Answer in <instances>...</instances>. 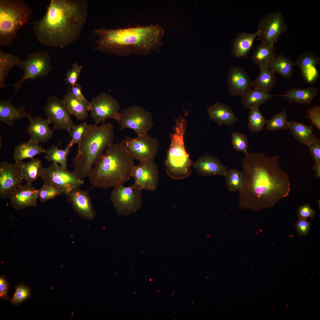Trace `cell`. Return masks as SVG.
Here are the masks:
<instances>
[{
	"instance_id": "31",
	"label": "cell",
	"mask_w": 320,
	"mask_h": 320,
	"mask_svg": "<svg viewBox=\"0 0 320 320\" xmlns=\"http://www.w3.org/2000/svg\"><path fill=\"white\" fill-rule=\"evenodd\" d=\"M274 47H270L261 44L254 49L252 57L254 63L259 67V69L269 68L271 62L275 57L276 53Z\"/></svg>"
},
{
	"instance_id": "33",
	"label": "cell",
	"mask_w": 320,
	"mask_h": 320,
	"mask_svg": "<svg viewBox=\"0 0 320 320\" xmlns=\"http://www.w3.org/2000/svg\"><path fill=\"white\" fill-rule=\"evenodd\" d=\"M257 76L252 81V87L254 88L268 93L273 90L277 80L275 73L268 68L260 69Z\"/></svg>"
},
{
	"instance_id": "36",
	"label": "cell",
	"mask_w": 320,
	"mask_h": 320,
	"mask_svg": "<svg viewBox=\"0 0 320 320\" xmlns=\"http://www.w3.org/2000/svg\"><path fill=\"white\" fill-rule=\"evenodd\" d=\"M60 144L56 145H52L48 150H46L45 158L49 162L59 164L60 166L65 169H67V157L71 147L68 144L64 149H59Z\"/></svg>"
},
{
	"instance_id": "38",
	"label": "cell",
	"mask_w": 320,
	"mask_h": 320,
	"mask_svg": "<svg viewBox=\"0 0 320 320\" xmlns=\"http://www.w3.org/2000/svg\"><path fill=\"white\" fill-rule=\"evenodd\" d=\"M249 110L248 127L252 132H259L263 129L268 120L264 117L259 107L252 108Z\"/></svg>"
},
{
	"instance_id": "16",
	"label": "cell",
	"mask_w": 320,
	"mask_h": 320,
	"mask_svg": "<svg viewBox=\"0 0 320 320\" xmlns=\"http://www.w3.org/2000/svg\"><path fill=\"white\" fill-rule=\"evenodd\" d=\"M21 178L17 165L6 161L0 163V197H9L21 185Z\"/></svg>"
},
{
	"instance_id": "26",
	"label": "cell",
	"mask_w": 320,
	"mask_h": 320,
	"mask_svg": "<svg viewBox=\"0 0 320 320\" xmlns=\"http://www.w3.org/2000/svg\"><path fill=\"white\" fill-rule=\"evenodd\" d=\"M259 33V31L257 30L252 33L241 32L239 34L233 44V55L239 58L246 56L252 49L254 40L258 36Z\"/></svg>"
},
{
	"instance_id": "5",
	"label": "cell",
	"mask_w": 320,
	"mask_h": 320,
	"mask_svg": "<svg viewBox=\"0 0 320 320\" xmlns=\"http://www.w3.org/2000/svg\"><path fill=\"white\" fill-rule=\"evenodd\" d=\"M114 135V127L110 122H104L100 125L89 124L73 159V172L82 179L88 177L106 148L113 143Z\"/></svg>"
},
{
	"instance_id": "49",
	"label": "cell",
	"mask_w": 320,
	"mask_h": 320,
	"mask_svg": "<svg viewBox=\"0 0 320 320\" xmlns=\"http://www.w3.org/2000/svg\"><path fill=\"white\" fill-rule=\"evenodd\" d=\"M9 285L4 276L0 277V297L1 300H9L8 296V290Z\"/></svg>"
},
{
	"instance_id": "27",
	"label": "cell",
	"mask_w": 320,
	"mask_h": 320,
	"mask_svg": "<svg viewBox=\"0 0 320 320\" xmlns=\"http://www.w3.org/2000/svg\"><path fill=\"white\" fill-rule=\"evenodd\" d=\"M17 165L22 179L26 182V184H32L37 179L41 177L44 169L41 161L38 159H32L27 162L23 161Z\"/></svg>"
},
{
	"instance_id": "11",
	"label": "cell",
	"mask_w": 320,
	"mask_h": 320,
	"mask_svg": "<svg viewBox=\"0 0 320 320\" xmlns=\"http://www.w3.org/2000/svg\"><path fill=\"white\" fill-rule=\"evenodd\" d=\"M120 143L134 159L139 162L154 161L159 149L158 139L148 134L134 138L127 136Z\"/></svg>"
},
{
	"instance_id": "13",
	"label": "cell",
	"mask_w": 320,
	"mask_h": 320,
	"mask_svg": "<svg viewBox=\"0 0 320 320\" xmlns=\"http://www.w3.org/2000/svg\"><path fill=\"white\" fill-rule=\"evenodd\" d=\"M91 116L95 124L98 125L106 120H119L120 107L119 101L111 95L101 92L90 102Z\"/></svg>"
},
{
	"instance_id": "6",
	"label": "cell",
	"mask_w": 320,
	"mask_h": 320,
	"mask_svg": "<svg viewBox=\"0 0 320 320\" xmlns=\"http://www.w3.org/2000/svg\"><path fill=\"white\" fill-rule=\"evenodd\" d=\"M31 12L23 0H0V44L12 45L20 29L29 22Z\"/></svg>"
},
{
	"instance_id": "30",
	"label": "cell",
	"mask_w": 320,
	"mask_h": 320,
	"mask_svg": "<svg viewBox=\"0 0 320 320\" xmlns=\"http://www.w3.org/2000/svg\"><path fill=\"white\" fill-rule=\"evenodd\" d=\"M313 125L308 126L304 123L293 121L289 123L288 128L295 138L307 146L316 137L313 132Z\"/></svg>"
},
{
	"instance_id": "23",
	"label": "cell",
	"mask_w": 320,
	"mask_h": 320,
	"mask_svg": "<svg viewBox=\"0 0 320 320\" xmlns=\"http://www.w3.org/2000/svg\"><path fill=\"white\" fill-rule=\"evenodd\" d=\"M207 111L210 119L219 125L232 126L239 120L231 108L223 103L217 102Z\"/></svg>"
},
{
	"instance_id": "47",
	"label": "cell",
	"mask_w": 320,
	"mask_h": 320,
	"mask_svg": "<svg viewBox=\"0 0 320 320\" xmlns=\"http://www.w3.org/2000/svg\"><path fill=\"white\" fill-rule=\"evenodd\" d=\"M316 212L308 204H305L300 206L297 210V216L299 218L306 220L310 218L313 219Z\"/></svg>"
},
{
	"instance_id": "51",
	"label": "cell",
	"mask_w": 320,
	"mask_h": 320,
	"mask_svg": "<svg viewBox=\"0 0 320 320\" xmlns=\"http://www.w3.org/2000/svg\"><path fill=\"white\" fill-rule=\"evenodd\" d=\"M313 169L315 171L316 177L320 178V162H315Z\"/></svg>"
},
{
	"instance_id": "40",
	"label": "cell",
	"mask_w": 320,
	"mask_h": 320,
	"mask_svg": "<svg viewBox=\"0 0 320 320\" xmlns=\"http://www.w3.org/2000/svg\"><path fill=\"white\" fill-rule=\"evenodd\" d=\"M89 126V124L86 121H84L79 124H75L72 129L68 132L71 138L68 144L71 147L75 144L79 145L86 134Z\"/></svg>"
},
{
	"instance_id": "2",
	"label": "cell",
	"mask_w": 320,
	"mask_h": 320,
	"mask_svg": "<svg viewBox=\"0 0 320 320\" xmlns=\"http://www.w3.org/2000/svg\"><path fill=\"white\" fill-rule=\"evenodd\" d=\"M87 0H51L45 15L31 23L37 40L63 48L76 41L86 22Z\"/></svg>"
},
{
	"instance_id": "22",
	"label": "cell",
	"mask_w": 320,
	"mask_h": 320,
	"mask_svg": "<svg viewBox=\"0 0 320 320\" xmlns=\"http://www.w3.org/2000/svg\"><path fill=\"white\" fill-rule=\"evenodd\" d=\"M25 107L21 104L16 107L12 103L10 99L7 100H0V121L8 126L12 127L15 121L24 118L29 120L32 119L30 113L27 112Z\"/></svg>"
},
{
	"instance_id": "50",
	"label": "cell",
	"mask_w": 320,
	"mask_h": 320,
	"mask_svg": "<svg viewBox=\"0 0 320 320\" xmlns=\"http://www.w3.org/2000/svg\"><path fill=\"white\" fill-rule=\"evenodd\" d=\"M82 87L80 84L77 83L73 87L70 88L72 94L77 98L86 102H89L81 92Z\"/></svg>"
},
{
	"instance_id": "20",
	"label": "cell",
	"mask_w": 320,
	"mask_h": 320,
	"mask_svg": "<svg viewBox=\"0 0 320 320\" xmlns=\"http://www.w3.org/2000/svg\"><path fill=\"white\" fill-rule=\"evenodd\" d=\"M39 189L32 184H26L18 187L9 197L11 204L17 210L37 206Z\"/></svg>"
},
{
	"instance_id": "44",
	"label": "cell",
	"mask_w": 320,
	"mask_h": 320,
	"mask_svg": "<svg viewBox=\"0 0 320 320\" xmlns=\"http://www.w3.org/2000/svg\"><path fill=\"white\" fill-rule=\"evenodd\" d=\"M82 68V66L77 63L73 64L71 69L65 74V80L67 85L73 87L77 83Z\"/></svg>"
},
{
	"instance_id": "7",
	"label": "cell",
	"mask_w": 320,
	"mask_h": 320,
	"mask_svg": "<svg viewBox=\"0 0 320 320\" xmlns=\"http://www.w3.org/2000/svg\"><path fill=\"white\" fill-rule=\"evenodd\" d=\"M142 190L134 184L120 185L114 188L110 199L118 215L128 216L137 212L142 204Z\"/></svg>"
},
{
	"instance_id": "29",
	"label": "cell",
	"mask_w": 320,
	"mask_h": 320,
	"mask_svg": "<svg viewBox=\"0 0 320 320\" xmlns=\"http://www.w3.org/2000/svg\"><path fill=\"white\" fill-rule=\"evenodd\" d=\"M319 92L317 88L313 87L306 88L295 87L287 90L282 96L288 101V104L292 103L310 104L317 96Z\"/></svg>"
},
{
	"instance_id": "32",
	"label": "cell",
	"mask_w": 320,
	"mask_h": 320,
	"mask_svg": "<svg viewBox=\"0 0 320 320\" xmlns=\"http://www.w3.org/2000/svg\"><path fill=\"white\" fill-rule=\"evenodd\" d=\"M19 56L14 55L3 52L0 49V89L5 87L6 85L5 80L9 71L14 66L19 67L22 61Z\"/></svg>"
},
{
	"instance_id": "48",
	"label": "cell",
	"mask_w": 320,
	"mask_h": 320,
	"mask_svg": "<svg viewBox=\"0 0 320 320\" xmlns=\"http://www.w3.org/2000/svg\"><path fill=\"white\" fill-rule=\"evenodd\" d=\"M315 162H320V140L316 138L307 145Z\"/></svg>"
},
{
	"instance_id": "19",
	"label": "cell",
	"mask_w": 320,
	"mask_h": 320,
	"mask_svg": "<svg viewBox=\"0 0 320 320\" xmlns=\"http://www.w3.org/2000/svg\"><path fill=\"white\" fill-rule=\"evenodd\" d=\"M193 167L200 177L218 175L225 177L228 171L227 167L222 164L218 158L209 153L199 157L193 162Z\"/></svg>"
},
{
	"instance_id": "24",
	"label": "cell",
	"mask_w": 320,
	"mask_h": 320,
	"mask_svg": "<svg viewBox=\"0 0 320 320\" xmlns=\"http://www.w3.org/2000/svg\"><path fill=\"white\" fill-rule=\"evenodd\" d=\"M320 63L319 57L307 52L300 55L294 64L299 67L306 81L311 83L318 77V72L316 67Z\"/></svg>"
},
{
	"instance_id": "46",
	"label": "cell",
	"mask_w": 320,
	"mask_h": 320,
	"mask_svg": "<svg viewBox=\"0 0 320 320\" xmlns=\"http://www.w3.org/2000/svg\"><path fill=\"white\" fill-rule=\"evenodd\" d=\"M295 228L300 236L307 235L311 228V223L306 220L299 218L295 224Z\"/></svg>"
},
{
	"instance_id": "21",
	"label": "cell",
	"mask_w": 320,
	"mask_h": 320,
	"mask_svg": "<svg viewBox=\"0 0 320 320\" xmlns=\"http://www.w3.org/2000/svg\"><path fill=\"white\" fill-rule=\"evenodd\" d=\"M29 121L27 129V133L30 136L29 140L39 143H44L53 137L54 130L50 128V123L47 119H43L38 116Z\"/></svg>"
},
{
	"instance_id": "3",
	"label": "cell",
	"mask_w": 320,
	"mask_h": 320,
	"mask_svg": "<svg viewBox=\"0 0 320 320\" xmlns=\"http://www.w3.org/2000/svg\"><path fill=\"white\" fill-rule=\"evenodd\" d=\"M164 32L158 24L115 29L101 28L93 31L96 37L94 48L117 56H146L152 51L159 52Z\"/></svg>"
},
{
	"instance_id": "9",
	"label": "cell",
	"mask_w": 320,
	"mask_h": 320,
	"mask_svg": "<svg viewBox=\"0 0 320 320\" xmlns=\"http://www.w3.org/2000/svg\"><path fill=\"white\" fill-rule=\"evenodd\" d=\"M41 177L44 184L55 187L66 195L84 183V179L79 178L73 172L69 171L54 163L44 168Z\"/></svg>"
},
{
	"instance_id": "42",
	"label": "cell",
	"mask_w": 320,
	"mask_h": 320,
	"mask_svg": "<svg viewBox=\"0 0 320 320\" xmlns=\"http://www.w3.org/2000/svg\"><path fill=\"white\" fill-rule=\"evenodd\" d=\"M31 296L30 288L20 283L16 287L15 293L11 300V303L13 305H18L29 298Z\"/></svg>"
},
{
	"instance_id": "28",
	"label": "cell",
	"mask_w": 320,
	"mask_h": 320,
	"mask_svg": "<svg viewBox=\"0 0 320 320\" xmlns=\"http://www.w3.org/2000/svg\"><path fill=\"white\" fill-rule=\"evenodd\" d=\"M14 151L13 159L15 164L17 165L25 159H33L35 156L45 153L46 150L39 143L29 140L15 147Z\"/></svg>"
},
{
	"instance_id": "17",
	"label": "cell",
	"mask_w": 320,
	"mask_h": 320,
	"mask_svg": "<svg viewBox=\"0 0 320 320\" xmlns=\"http://www.w3.org/2000/svg\"><path fill=\"white\" fill-rule=\"evenodd\" d=\"M75 212L82 218L92 220L96 216L89 192L77 188L70 191L66 195Z\"/></svg>"
},
{
	"instance_id": "35",
	"label": "cell",
	"mask_w": 320,
	"mask_h": 320,
	"mask_svg": "<svg viewBox=\"0 0 320 320\" xmlns=\"http://www.w3.org/2000/svg\"><path fill=\"white\" fill-rule=\"evenodd\" d=\"M281 96L271 95L268 93L254 88L250 89L246 94L241 97V101L245 108L249 109L255 107H259L264 104L272 97Z\"/></svg>"
},
{
	"instance_id": "8",
	"label": "cell",
	"mask_w": 320,
	"mask_h": 320,
	"mask_svg": "<svg viewBox=\"0 0 320 320\" xmlns=\"http://www.w3.org/2000/svg\"><path fill=\"white\" fill-rule=\"evenodd\" d=\"M19 67L24 73L21 79L12 85L15 88V92H17L25 80L30 79L33 81L48 75L52 68L50 55L45 51L31 53L26 59L22 60Z\"/></svg>"
},
{
	"instance_id": "12",
	"label": "cell",
	"mask_w": 320,
	"mask_h": 320,
	"mask_svg": "<svg viewBox=\"0 0 320 320\" xmlns=\"http://www.w3.org/2000/svg\"><path fill=\"white\" fill-rule=\"evenodd\" d=\"M259 31L257 40L261 44L274 47L280 36L288 29L284 19L280 12L268 13L262 18L258 25Z\"/></svg>"
},
{
	"instance_id": "41",
	"label": "cell",
	"mask_w": 320,
	"mask_h": 320,
	"mask_svg": "<svg viewBox=\"0 0 320 320\" xmlns=\"http://www.w3.org/2000/svg\"><path fill=\"white\" fill-rule=\"evenodd\" d=\"M232 145L237 151L243 152L247 154L249 148L248 138L244 134L235 131L231 134Z\"/></svg>"
},
{
	"instance_id": "34",
	"label": "cell",
	"mask_w": 320,
	"mask_h": 320,
	"mask_svg": "<svg viewBox=\"0 0 320 320\" xmlns=\"http://www.w3.org/2000/svg\"><path fill=\"white\" fill-rule=\"evenodd\" d=\"M294 65V62L290 59L280 55L275 56L268 68L274 73L288 79L292 76Z\"/></svg>"
},
{
	"instance_id": "37",
	"label": "cell",
	"mask_w": 320,
	"mask_h": 320,
	"mask_svg": "<svg viewBox=\"0 0 320 320\" xmlns=\"http://www.w3.org/2000/svg\"><path fill=\"white\" fill-rule=\"evenodd\" d=\"M225 177L226 185L229 191L240 192L242 190L244 183L242 171L236 169H229Z\"/></svg>"
},
{
	"instance_id": "25",
	"label": "cell",
	"mask_w": 320,
	"mask_h": 320,
	"mask_svg": "<svg viewBox=\"0 0 320 320\" xmlns=\"http://www.w3.org/2000/svg\"><path fill=\"white\" fill-rule=\"evenodd\" d=\"M62 100L71 115L78 120L85 119L88 116L90 109V102H86L75 97L70 90L63 96Z\"/></svg>"
},
{
	"instance_id": "1",
	"label": "cell",
	"mask_w": 320,
	"mask_h": 320,
	"mask_svg": "<svg viewBox=\"0 0 320 320\" xmlns=\"http://www.w3.org/2000/svg\"><path fill=\"white\" fill-rule=\"evenodd\" d=\"M279 158L261 152L248 153L243 158L244 183L239 197L242 207L255 210L272 207L289 195V177L279 167Z\"/></svg>"
},
{
	"instance_id": "4",
	"label": "cell",
	"mask_w": 320,
	"mask_h": 320,
	"mask_svg": "<svg viewBox=\"0 0 320 320\" xmlns=\"http://www.w3.org/2000/svg\"><path fill=\"white\" fill-rule=\"evenodd\" d=\"M134 159L120 143L108 146L88 177L93 187L103 189L123 185L132 177Z\"/></svg>"
},
{
	"instance_id": "18",
	"label": "cell",
	"mask_w": 320,
	"mask_h": 320,
	"mask_svg": "<svg viewBox=\"0 0 320 320\" xmlns=\"http://www.w3.org/2000/svg\"><path fill=\"white\" fill-rule=\"evenodd\" d=\"M227 89L231 96L242 97L252 87V81L247 73L241 67L233 66L228 73Z\"/></svg>"
},
{
	"instance_id": "45",
	"label": "cell",
	"mask_w": 320,
	"mask_h": 320,
	"mask_svg": "<svg viewBox=\"0 0 320 320\" xmlns=\"http://www.w3.org/2000/svg\"><path fill=\"white\" fill-rule=\"evenodd\" d=\"M308 116L305 118L309 119L312 123L319 130H320V106L316 105L309 108L307 111Z\"/></svg>"
},
{
	"instance_id": "43",
	"label": "cell",
	"mask_w": 320,
	"mask_h": 320,
	"mask_svg": "<svg viewBox=\"0 0 320 320\" xmlns=\"http://www.w3.org/2000/svg\"><path fill=\"white\" fill-rule=\"evenodd\" d=\"M62 194L61 191L55 187L44 183L39 189V199L41 202H45L54 199Z\"/></svg>"
},
{
	"instance_id": "15",
	"label": "cell",
	"mask_w": 320,
	"mask_h": 320,
	"mask_svg": "<svg viewBox=\"0 0 320 320\" xmlns=\"http://www.w3.org/2000/svg\"><path fill=\"white\" fill-rule=\"evenodd\" d=\"M132 177L134 180V184L142 190L154 191L159 179L158 167L154 161L140 162L134 167Z\"/></svg>"
},
{
	"instance_id": "14",
	"label": "cell",
	"mask_w": 320,
	"mask_h": 320,
	"mask_svg": "<svg viewBox=\"0 0 320 320\" xmlns=\"http://www.w3.org/2000/svg\"><path fill=\"white\" fill-rule=\"evenodd\" d=\"M43 111L47 119L53 125L54 130H65L68 132L75 125L64 103L56 96L49 97Z\"/></svg>"
},
{
	"instance_id": "10",
	"label": "cell",
	"mask_w": 320,
	"mask_h": 320,
	"mask_svg": "<svg viewBox=\"0 0 320 320\" xmlns=\"http://www.w3.org/2000/svg\"><path fill=\"white\" fill-rule=\"evenodd\" d=\"M117 121L120 130L130 129L137 135L148 134L153 126L151 114L137 105L129 106L122 111Z\"/></svg>"
},
{
	"instance_id": "39",
	"label": "cell",
	"mask_w": 320,
	"mask_h": 320,
	"mask_svg": "<svg viewBox=\"0 0 320 320\" xmlns=\"http://www.w3.org/2000/svg\"><path fill=\"white\" fill-rule=\"evenodd\" d=\"M287 108L275 114L271 119L268 120L266 129L268 130L275 131L278 130L288 128L289 122L287 119Z\"/></svg>"
}]
</instances>
